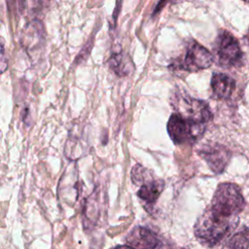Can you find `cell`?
Instances as JSON below:
<instances>
[{"label":"cell","instance_id":"277c9868","mask_svg":"<svg viewBox=\"0 0 249 249\" xmlns=\"http://www.w3.org/2000/svg\"><path fill=\"white\" fill-rule=\"evenodd\" d=\"M205 130V124L185 119L174 113L167 123V132L175 144L194 143L199 139Z\"/></svg>","mask_w":249,"mask_h":249},{"label":"cell","instance_id":"8992f818","mask_svg":"<svg viewBox=\"0 0 249 249\" xmlns=\"http://www.w3.org/2000/svg\"><path fill=\"white\" fill-rule=\"evenodd\" d=\"M46 43V30L43 22L38 18L28 21L20 36V44L31 60H35L41 54Z\"/></svg>","mask_w":249,"mask_h":249},{"label":"cell","instance_id":"5b68a950","mask_svg":"<svg viewBox=\"0 0 249 249\" xmlns=\"http://www.w3.org/2000/svg\"><path fill=\"white\" fill-rule=\"evenodd\" d=\"M214 53L220 65L236 66L242 59V51L236 38L227 30H221L214 46Z\"/></svg>","mask_w":249,"mask_h":249},{"label":"cell","instance_id":"7c38bea8","mask_svg":"<svg viewBox=\"0 0 249 249\" xmlns=\"http://www.w3.org/2000/svg\"><path fill=\"white\" fill-rule=\"evenodd\" d=\"M249 228L242 227L224 243L222 249H248Z\"/></svg>","mask_w":249,"mask_h":249},{"label":"cell","instance_id":"3957f363","mask_svg":"<svg viewBox=\"0 0 249 249\" xmlns=\"http://www.w3.org/2000/svg\"><path fill=\"white\" fill-rule=\"evenodd\" d=\"M131 180L139 186L137 196L145 203L146 207H153L164 188V182L161 179L154 178L153 173L141 164H135L132 167Z\"/></svg>","mask_w":249,"mask_h":249},{"label":"cell","instance_id":"4fadbf2b","mask_svg":"<svg viewBox=\"0 0 249 249\" xmlns=\"http://www.w3.org/2000/svg\"><path fill=\"white\" fill-rule=\"evenodd\" d=\"M109 65L119 76H124L128 73L127 58H125L122 53H113L109 59Z\"/></svg>","mask_w":249,"mask_h":249},{"label":"cell","instance_id":"ba28073f","mask_svg":"<svg viewBox=\"0 0 249 249\" xmlns=\"http://www.w3.org/2000/svg\"><path fill=\"white\" fill-rule=\"evenodd\" d=\"M212 63V53L200 44L193 42L186 52L181 67L187 71H197L210 67Z\"/></svg>","mask_w":249,"mask_h":249},{"label":"cell","instance_id":"30bf717a","mask_svg":"<svg viewBox=\"0 0 249 249\" xmlns=\"http://www.w3.org/2000/svg\"><path fill=\"white\" fill-rule=\"evenodd\" d=\"M201 157L206 160L211 170L215 173H221L228 165L231 158L230 152L221 146L205 147L201 152Z\"/></svg>","mask_w":249,"mask_h":249},{"label":"cell","instance_id":"7a4b0ae2","mask_svg":"<svg viewBox=\"0 0 249 249\" xmlns=\"http://www.w3.org/2000/svg\"><path fill=\"white\" fill-rule=\"evenodd\" d=\"M245 206L244 197L237 185L233 183L220 184L208 207L215 214L226 217L235 218Z\"/></svg>","mask_w":249,"mask_h":249},{"label":"cell","instance_id":"5bb4252c","mask_svg":"<svg viewBox=\"0 0 249 249\" xmlns=\"http://www.w3.org/2000/svg\"><path fill=\"white\" fill-rule=\"evenodd\" d=\"M8 68V59L5 56V42L0 36V74L4 73Z\"/></svg>","mask_w":249,"mask_h":249},{"label":"cell","instance_id":"9a60e30c","mask_svg":"<svg viewBox=\"0 0 249 249\" xmlns=\"http://www.w3.org/2000/svg\"><path fill=\"white\" fill-rule=\"evenodd\" d=\"M113 249H133V248H131V247H129L127 245H119V246H117V247H115Z\"/></svg>","mask_w":249,"mask_h":249},{"label":"cell","instance_id":"52a82bcc","mask_svg":"<svg viewBox=\"0 0 249 249\" xmlns=\"http://www.w3.org/2000/svg\"><path fill=\"white\" fill-rule=\"evenodd\" d=\"M175 108L181 117L200 124H206L212 119V114L207 103L187 95L176 97Z\"/></svg>","mask_w":249,"mask_h":249},{"label":"cell","instance_id":"9c48e42d","mask_svg":"<svg viewBox=\"0 0 249 249\" xmlns=\"http://www.w3.org/2000/svg\"><path fill=\"white\" fill-rule=\"evenodd\" d=\"M125 242L133 249H156L160 245L158 235L152 230L142 226L133 228L126 235Z\"/></svg>","mask_w":249,"mask_h":249},{"label":"cell","instance_id":"6da1fadb","mask_svg":"<svg viewBox=\"0 0 249 249\" xmlns=\"http://www.w3.org/2000/svg\"><path fill=\"white\" fill-rule=\"evenodd\" d=\"M237 224L238 217H222L207 208L197 218L194 227V232L201 244L213 247L225 239L235 229Z\"/></svg>","mask_w":249,"mask_h":249},{"label":"cell","instance_id":"8fae6325","mask_svg":"<svg viewBox=\"0 0 249 249\" xmlns=\"http://www.w3.org/2000/svg\"><path fill=\"white\" fill-rule=\"evenodd\" d=\"M211 89L216 97L227 99L235 89V81L226 74L214 73L211 78Z\"/></svg>","mask_w":249,"mask_h":249}]
</instances>
